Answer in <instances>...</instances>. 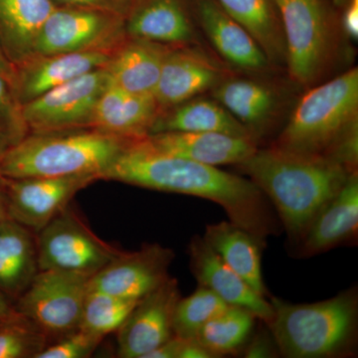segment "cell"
Returning <instances> with one entry per match:
<instances>
[{
  "label": "cell",
  "mask_w": 358,
  "mask_h": 358,
  "mask_svg": "<svg viewBox=\"0 0 358 358\" xmlns=\"http://www.w3.org/2000/svg\"><path fill=\"white\" fill-rule=\"evenodd\" d=\"M284 31L286 65L294 83L310 89L338 58L341 21L324 0H274Z\"/></svg>",
  "instance_id": "6"
},
{
  "label": "cell",
  "mask_w": 358,
  "mask_h": 358,
  "mask_svg": "<svg viewBox=\"0 0 358 358\" xmlns=\"http://www.w3.org/2000/svg\"><path fill=\"white\" fill-rule=\"evenodd\" d=\"M100 180L94 174L57 178H2L7 211L11 220L35 234L64 210L75 195Z\"/></svg>",
  "instance_id": "11"
},
{
  "label": "cell",
  "mask_w": 358,
  "mask_h": 358,
  "mask_svg": "<svg viewBox=\"0 0 358 358\" xmlns=\"http://www.w3.org/2000/svg\"><path fill=\"white\" fill-rule=\"evenodd\" d=\"M226 78V70L200 49L173 46L164 59L154 96L162 112L213 90Z\"/></svg>",
  "instance_id": "14"
},
{
  "label": "cell",
  "mask_w": 358,
  "mask_h": 358,
  "mask_svg": "<svg viewBox=\"0 0 358 358\" xmlns=\"http://www.w3.org/2000/svg\"><path fill=\"white\" fill-rule=\"evenodd\" d=\"M164 131L221 133L254 138L217 101L197 96L160 113L150 134Z\"/></svg>",
  "instance_id": "27"
},
{
  "label": "cell",
  "mask_w": 358,
  "mask_h": 358,
  "mask_svg": "<svg viewBox=\"0 0 358 358\" xmlns=\"http://www.w3.org/2000/svg\"><path fill=\"white\" fill-rule=\"evenodd\" d=\"M101 179L210 200L264 245L279 230L267 196L251 179L160 152L145 136L129 141Z\"/></svg>",
  "instance_id": "1"
},
{
  "label": "cell",
  "mask_w": 358,
  "mask_h": 358,
  "mask_svg": "<svg viewBox=\"0 0 358 358\" xmlns=\"http://www.w3.org/2000/svg\"><path fill=\"white\" fill-rule=\"evenodd\" d=\"M138 301L89 288L79 327L105 338L119 329Z\"/></svg>",
  "instance_id": "30"
},
{
  "label": "cell",
  "mask_w": 358,
  "mask_h": 358,
  "mask_svg": "<svg viewBox=\"0 0 358 358\" xmlns=\"http://www.w3.org/2000/svg\"><path fill=\"white\" fill-rule=\"evenodd\" d=\"M171 47L128 36L106 66L110 82L129 93L154 96Z\"/></svg>",
  "instance_id": "22"
},
{
  "label": "cell",
  "mask_w": 358,
  "mask_h": 358,
  "mask_svg": "<svg viewBox=\"0 0 358 358\" xmlns=\"http://www.w3.org/2000/svg\"><path fill=\"white\" fill-rule=\"evenodd\" d=\"M345 7L343 18L341 20L343 34L357 41L358 38V0H348Z\"/></svg>",
  "instance_id": "36"
},
{
  "label": "cell",
  "mask_w": 358,
  "mask_h": 358,
  "mask_svg": "<svg viewBox=\"0 0 358 358\" xmlns=\"http://www.w3.org/2000/svg\"><path fill=\"white\" fill-rule=\"evenodd\" d=\"M21 315L16 312L15 308L7 301L6 296L0 294V320L1 322H10L18 319Z\"/></svg>",
  "instance_id": "38"
},
{
  "label": "cell",
  "mask_w": 358,
  "mask_h": 358,
  "mask_svg": "<svg viewBox=\"0 0 358 358\" xmlns=\"http://www.w3.org/2000/svg\"><path fill=\"white\" fill-rule=\"evenodd\" d=\"M126 30L129 37L171 46L196 40L183 0H134Z\"/></svg>",
  "instance_id": "20"
},
{
  "label": "cell",
  "mask_w": 358,
  "mask_h": 358,
  "mask_svg": "<svg viewBox=\"0 0 358 358\" xmlns=\"http://www.w3.org/2000/svg\"><path fill=\"white\" fill-rule=\"evenodd\" d=\"M91 278L67 271H38L14 308L49 338H62L80 326Z\"/></svg>",
  "instance_id": "8"
},
{
  "label": "cell",
  "mask_w": 358,
  "mask_h": 358,
  "mask_svg": "<svg viewBox=\"0 0 358 358\" xmlns=\"http://www.w3.org/2000/svg\"><path fill=\"white\" fill-rule=\"evenodd\" d=\"M212 96L256 141L275 119L280 108L277 91L270 85L253 79L227 77L212 90Z\"/></svg>",
  "instance_id": "23"
},
{
  "label": "cell",
  "mask_w": 358,
  "mask_h": 358,
  "mask_svg": "<svg viewBox=\"0 0 358 358\" xmlns=\"http://www.w3.org/2000/svg\"><path fill=\"white\" fill-rule=\"evenodd\" d=\"M56 6L79 7V8L92 9L103 11L115 15L121 16L127 20L134 0H52Z\"/></svg>",
  "instance_id": "35"
},
{
  "label": "cell",
  "mask_w": 358,
  "mask_h": 358,
  "mask_svg": "<svg viewBox=\"0 0 358 358\" xmlns=\"http://www.w3.org/2000/svg\"><path fill=\"white\" fill-rule=\"evenodd\" d=\"M39 271L59 270L93 277L121 253L103 241L68 205L37 233Z\"/></svg>",
  "instance_id": "7"
},
{
  "label": "cell",
  "mask_w": 358,
  "mask_h": 358,
  "mask_svg": "<svg viewBox=\"0 0 358 358\" xmlns=\"http://www.w3.org/2000/svg\"><path fill=\"white\" fill-rule=\"evenodd\" d=\"M129 138L93 129L28 134L2 157V178H57L103 171L126 148Z\"/></svg>",
  "instance_id": "4"
},
{
  "label": "cell",
  "mask_w": 358,
  "mask_h": 358,
  "mask_svg": "<svg viewBox=\"0 0 358 358\" xmlns=\"http://www.w3.org/2000/svg\"><path fill=\"white\" fill-rule=\"evenodd\" d=\"M109 83L107 68H100L21 105L28 131L46 134L89 129L96 103Z\"/></svg>",
  "instance_id": "10"
},
{
  "label": "cell",
  "mask_w": 358,
  "mask_h": 358,
  "mask_svg": "<svg viewBox=\"0 0 358 358\" xmlns=\"http://www.w3.org/2000/svg\"><path fill=\"white\" fill-rule=\"evenodd\" d=\"M237 166L272 201L289 236L300 242L320 209L357 173L329 157L275 145L258 148Z\"/></svg>",
  "instance_id": "2"
},
{
  "label": "cell",
  "mask_w": 358,
  "mask_h": 358,
  "mask_svg": "<svg viewBox=\"0 0 358 358\" xmlns=\"http://www.w3.org/2000/svg\"><path fill=\"white\" fill-rule=\"evenodd\" d=\"M103 338L78 327L54 345H47L36 358H87L92 357Z\"/></svg>",
  "instance_id": "34"
},
{
  "label": "cell",
  "mask_w": 358,
  "mask_h": 358,
  "mask_svg": "<svg viewBox=\"0 0 358 358\" xmlns=\"http://www.w3.org/2000/svg\"><path fill=\"white\" fill-rule=\"evenodd\" d=\"M35 233L8 219L0 225V294L20 298L38 273Z\"/></svg>",
  "instance_id": "26"
},
{
  "label": "cell",
  "mask_w": 358,
  "mask_h": 358,
  "mask_svg": "<svg viewBox=\"0 0 358 358\" xmlns=\"http://www.w3.org/2000/svg\"><path fill=\"white\" fill-rule=\"evenodd\" d=\"M274 346L270 339L264 336H258L250 341L245 350L244 357L248 358H264L274 357Z\"/></svg>",
  "instance_id": "37"
},
{
  "label": "cell",
  "mask_w": 358,
  "mask_h": 358,
  "mask_svg": "<svg viewBox=\"0 0 358 358\" xmlns=\"http://www.w3.org/2000/svg\"><path fill=\"white\" fill-rule=\"evenodd\" d=\"M173 259V250L159 244L145 245L138 251H122L91 278L89 288L138 301L166 281Z\"/></svg>",
  "instance_id": "13"
},
{
  "label": "cell",
  "mask_w": 358,
  "mask_h": 358,
  "mask_svg": "<svg viewBox=\"0 0 358 358\" xmlns=\"http://www.w3.org/2000/svg\"><path fill=\"white\" fill-rule=\"evenodd\" d=\"M28 134L10 79L0 73V152H6Z\"/></svg>",
  "instance_id": "33"
},
{
  "label": "cell",
  "mask_w": 358,
  "mask_h": 358,
  "mask_svg": "<svg viewBox=\"0 0 358 358\" xmlns=\"http://www.w3.org/2000/svg\"><path fill=\"white\" fill-rule=\"evenodd\" d=\"M223 10L246 28L272 66L286 65V44L274 0H216Z\"/></svg>",
  "instance_id": "28"
},
{
  "label": "cell",
  "mask_w": 358,
  "mask_h": 358,
  "mask_svg": "<svg viewBox=\"0 0 358 358\" xmlns=\"http://www.w3.org/2000/svg\"><path fill=\"white\" fill-rule=\"evenodd\" d=\"M229 305L210 289L199 288L186 298L179 299L174 312V336L182 338H193L197 331Z\"/></svg>",
  "instance_id": "31"
},
{
  "label": "cell",
  "mask_w": 358,
  "mask_h": 358,
  "mask_svg": "<svg viewBox=\"0 0 358 358\" xmlns=\"http://www.w3.org/2000/svg\"><path fill=\"white\" fill-rule=\"evenodd\" d=\"M334 6L336 7H343L345 6L346 2H348V0H333Z\"/></svg>",
  "instance_id": "41"
},
{
  "label": "cell",
  "mask_w": 358,
  "mask_h": 358,
  "mask_svg": "<svg viewBox=\"0 0 358 358\" xmlns=\"http://www.w3.org/2000/svg\"><path fill=\"white\" fill-rule=\"evenodd\" d=\"M114 53L96 51L33 56L14 67V95L20 105H24L71 80L106 67Z\"/></svg>",
  "instance_id": "15"
},
{
  "label": "cell",
  "mask_w": 358,
  "mask_h": 358,
  "mask_svg": "<svg viewBox=\"0 0 358 358\" xmlns=\"http://www.w3.org/2000/svg\"><path fill=\"white\" fill-rule=\"evenodd\" d=\"M308 90L274 145L327 157L357 171V68Z\"/></svg>",
  "instance_id": "3"
},
{
  "label": "cell",
  "mask_w": 358,
  "mask_h": 358,
  "mask_svg": "<svg viewBox=\"0 0 358 358\" xmlns=\"http://www.w3.org/2000/svg\"><path fill=\"white\" fill-rule=\"evenodd\" d=\"M4 152H0V164H1V159L2 157H3ZM0 176H1V174H0Z\"/></svg>",
  "instance_id": "42"
},
{
  "label": "cell",
  "mask_w": 358,
  "mask_h": 358,
  "mask_svg": "<svg viewBox=\"0 0 358 358\" xmlns=\"http://www.w3.org/2000/svg\"><path fill=\"white\" fill-rule=\"evenodd\" d=\"M55 6L52 0H0V46L14 67L34 56L40 29Z\"/></svg>",
  "instance_id": "24"
},
{
  "label": "cell",
  "mask_w": 358,
  "mask_h": 358,
  "mask_svg": "<svg viewBox=\"0 0 358 358\" xmlns=\"http://www.w3.org/2000/svg\"><path fill=\"white\" fill-rule=\"evenodd\" d=\"M4 322H1V320H0V327H1V326H2V324H4Z\"/></svg>",
  "instance_id": "43"
},
{
  "label": "cell",
  "mask_w": 358,
  "mask_h": 358,
  "mask_svg": "<svg viewBox=\"0 0 358 358\" xmlns=\"http://www.w3.org/2000/svg\"><path fill=\"white\" fill-rule=\"evenodd\" d=\"M256 319L246 308L230 306L207 322L193 338L215 357L236 353L248 343Z\"/></svg>",
  "instance_id": "29"
},
{
  "label": "cell",
  "mask_w": 358,
  "mask_h": 358,
  "mask_svg": "<svg viewBox=\"0 0 358 358\" xmlns=\"http://www.w3.org/2000/svg\"><path fill=\"white\" fill-rule=\"evenodd\" d=\"M268 326L275 345L289 358L331 357L346 352L355 338L357 296L345 292L315 303L294 305L273 298Z\"/></svg>",
  "instance_id": "5"
},
{
  "label": "cell",
  "mask_w": 358,
  "mask_h": 358,
  "mask_svg": "<svg viewBox=\"0 0 358 358\" xmlns=\"http://www.w3.org/2000/svg\"><path fill=\"white\" fill-rule=\"evenodd\" d=\"M128 38L126 20L103 11L55 6L40 29L35 55L112 52Z\"/></svg>",
  "instance_id": "9"
},
{
  "label": "cell",
  "mask_w": 358,
  "mask_h": 358,
  "mask_svg": "<svg viewBox=\"0 0 358 358\" xmlns=\"http://www.w3.org/2000/svg\"><path fill=\"white\" fill-rule=\"evenodd\" d=\"M180 298L178 282L169 277L140 299L117 331V357L145 358L173 338L174 312Z\"/></svg>",
  "instance_id": "12"
},
{
  "label": "cell",
  "mask_w": 358,
  "mask_h": 358,
  "mask_svg": "<svg viewBox=\"0 0 358 358\" xmlns=\"http://www.w3.org/2000/svg\"><path fill=\"white\" fill-rule=\"evenodd\" d=\"M196 14L207 38L228 64L251 73L270 69L272 64L256 39L216 0H196Z\"/></svg>",
  "instance_id": "18"
},
{
  "label": "cell",
  "mask_w": 358,
  "mask_h": 358,
  "mask_svg": "<svg viewBox=\"0 0 358 358\" xmlns=\"http://www.w3.org/2000/svg\"><path fill=\"white\" fill-rule=\"evenodd\" d=\"M202 238L257 293L267 296L262 274V251L265 245L230 220L207 225Z\"/></svg>",
  "instance_id": "25"
},
{
  "label": "cell",
  "mask_w": 358,
  "mask_h": 358,
  "mask_svg": "<svg viewBox=\"0 0 358 358\" xmlns=\"http://www.w3.org/2000/svg\"><path fill=\"white\" fill-rule=\"evenodd\" d=\"M49 336L25 317L0 327V358H36L46 348Z\"/></svg>",
  "instance_id": "32"
},
{
  "label": "cell",
  "mask_w": 358,
  "mask_h": 358,
  "mask_svg": "<svg viewBox=\"0 0 358 358\" xmlns=\"http://www.w3.org/2000/svg\"><path fill=\"white\" fill-rule=\"evenodd\" d=\"M358 178L352 173L336 195L313 219L303 239L301 252L315 255L357 236Z\"/></svg>",
  "instance_id": "21"
},
{
  "label": "cell",
  "mask_w": 358,
  "mask_h": 358,
  "mask_svg": "<svg viewBox=\"0 0 358 358\" xmlns=\"http://www.w3.org/2000/svg\"><path fill=\"white\" fill-rule=\"evenodd\" d=\"M160 113L154 96L129 93L110 80L96 103L89 129L134 140L150 134Z\"/></svg>",
  "instance_id": "19"
},
{
  "label": "cell",
  "mask_w": 358,
  "mask_h": 358,
  "mask_svg": "<svg viewBox=\"0 0 358 358\" xmlns=\"http://www.w3.org/2000/svg\"><path fill=\"white\" fill-rule=\"evenodd\" d=\"M8 211H7L6 193H4L3 185L1 182V176H0V225L8 220Z\"/></svg>",
  "instance_id": "40"
},
{
  "label": "cell",
  "mask_w": 358,
  "mask_h": 358,
  "mask_svg": "<svg viewBox=\"0 0 358 358\" xmlns=\"http://www.w3.org/2000/svg\"><path fill=\"white\" fill-rule=\"evenodd\" d=\"M145 138L160 152L216 167L238 166L258 150L254 138L221 133L164 131Z\"/></svg>",
  "instance_id": "17"
},
{
  "label": "cell",
  "mask_w": 358,
  "mask_h": 358,
  "mask_svg": "<svg viewBox=\"0 0 358 358\" xmlns=\"http://www.w3.org/2000/svg\"><path fill=\"white\" fill-rule=\"evenodd\" d=\"M14 66L11 64L10 61L6 58V56L4 55L3 51H2L1 46H0V73L4 76L9 78L11 81V84H13V79L14 75Z\"/></svg>",
  "instance_id": "39"
},
{
  "label": "cell",
  "mask_w": 358,
  "mask_h": 358,
  "mask_svg": "<svg viewBox=\"0 0 358 358\" xmlns=\"http://www.w3.org/2000/svg\"><path fill=\"white\" fill-rule=\"evenodd\" d=\"M189 256L190 267L199 286L210 289L227 305L246 308L267 324L271 322L274 315L272 303L224 262L203 238L193 237Z\"/></svg>",
  "instance_id": "16"
}]
</instances>
